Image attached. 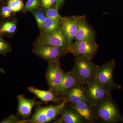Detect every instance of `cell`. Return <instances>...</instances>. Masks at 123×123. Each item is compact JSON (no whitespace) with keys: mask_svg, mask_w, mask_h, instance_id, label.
Listing matches in <instances>:
<instances>
[{"mask_svg":"<svg viewBox=\"0 0 123 123\" xmlns=\"http://www.w3.org/2000/svg\"><path fill=\"white\" fill-rule=\"evenodd\" d=\"M94 107L98 121L104 123L121 122L123 116L120 114L118 106L111 95Z\"/></svg>","mask_w":123,"mask_h":123,"instance_id":"1","label":"cell"},{"mask_svg":"<svg viewBox=\"0 0 123 123\" xmlns=\"http://www.w3.org/2000/svg\"><path fill=\"white\" fill-rule=\"evenodd\" d=\"M64 99L55 105L41 106L38 105L31 118L28 120H20L19 123H46L52 121L60 115L62 110L68 103Z\"/></svg>","mask_w":123,"mask_h":123,"instance_id":"2","label":"cell"},{"mask_svg":"<svg viewBox=\"0 0 123 123\" xmlns=\"http://www.w3.org/2000/svg\"><path fill=\"white\" fill-rule=\"evenodd\" d=\"M75 56L74 66L71 71L80 83L84 84L88 81L94 78L98 67L95 65L92 59L86 56Z\"/></svg>","mask_w":123,"mask_h":123,"instance_id":"3","label":"cell"},{"mask_svg":"<svg viewBox=\"0 0 123 123\" xmlns=\"http://www.w3.org/2000/svg\"><path fill=\"white\" fill-rule=\"evenodd\" d=\"M115 66L114 60H110L102 66L98 67L94 78L102 85L110 91L112 90L121 89V86L116 84L113 79V72Z\"/></svg>","mask_w":123,"mask_h":123,"instance_id":"4","label":"cell"},{"mask_svg":"<svg viewBox=\"0 0 123 123\" xmlns=\"http://www.w3.org/2000/svg\"><path fill=\"white\" fill-rule=\"evenodd\" d=\"M88 101L93 106L111 95V92L102 85L95 78H93L83 85Z\"/></svg>","mask_w":123,"mask_h":123,"instance_id":"5","label":"cell"},{"mask_svg":"<svg viewBox=\"0 0 123 123\" xmlns=\"http://www.w3.org/2000/svg\"><path fill=\"white\" fill-rule=\"evenodd\" d=\"M35 44H42L58 47L64 49L68 53L70 44L61 27L48 34L41 35Z\"/></svg>","mask_w":123,"mask_h":123,"instance_id":"6","label":"cell"},{"mask_svg":"<svg viewBox=\"0 0 123 123\" xmlns=\"http://www.w3.org/2000/svg\"><path fill=\"white\" fill-rule=\"evenodd\" d=\"M98 46L94 40H83L73 43L69 47L68 53L75 56H86L92 59L98 51Z\"/></svg>","mask_w":123,"mask_h":123,"instance_id":"7","label":"cell"},{"mask_svg":"<svg viewBox=\"0 0 123 123\" xmlns=\"http://www.w3.org/2000/svg\"><path fill=\"white\" fill-rule=\"evenodd\" d=\"M59 60L48 63L46 77L50 90L57 94L62 81L64 74Z\"/></svg>","mask_w":123,"mask_h":123,"instance_id":"8","label":"cell"},{"mask_svg":"<svg viewBox=\"0 0 123 123\" xmlns=\"http://www.w3.org/2000/svg\"><path fill=\"white\" fill-rule=\"evenodd\" d=\"M35 54L48 62L59 60L66 51L58 47L42 44H35L33 49Z\"/></svg>","mask_w":123,"mask_h":123,"instance_id":"9","label":"cell"},{"mask_svg":"<svg viewBox=\"0 0 123 123\" xmlns=\"http://www.w3.org/2000/svg\"><path fill=\"white\" fill-rule=\"evenodd\" d=\"M70 106L80 115L85 123H94L98 120L94 106L88 101L69 103Z\"/></svg>","mask_w":123,"mask_h":123,"instance_id":"10","label":"cell"},{"mask_svg":"<svg viewBox=\"0 0 123 123\" xmlns=\"http://www.w3.org/2000/svg\"><path fill=\"white\" fill-rule=\"evenodd\" d=\"M95 33L84 15L79 16L75 42L95 40Z\"/></svg>","mask_w":123,"mask_h":123,"instance_id":"11","label":"cell"},{"mask_svg":"<svg viewBox=\"0 0 123 123\" xmlns=\"http://www.w3.org/2000/svg\"><path fill=\"white\" fill-rule=\"evenodd\" d=\"M79 16L62 17L61 27L68 38L70 45L75 39L78 24Z\"/></svg>","mask_w":123,"mask_h":123,"instance_id":"12","label":"cell"},{"mask_svg":"<svg viewBox=\"0 0 123 123\" xmlns=\"http://www.w3.org/2000/svg\"><path fill=\"white\" fill-rule=\"evenodd\" d=\"M17 98L18 102V114L24 118L29 117L35 106L41 105L43 103V102L37 101L35 99H28L22 94L18 95Z\"/></svg>","mask_w":123,"mask_h":123,"instance_id":"13","label":"cell"},{"mask_svg":"<svg viewBox=\"0 0 123 123\" xmlns=\"http://www.w3.org/2000/svg\"><path fill=\"white\" fill-rule=\"evenodd\" d=\"M84 84H79L66 92L63 97L68 103H75L81 101H88Z\"/></svg>","mask_w":123,"mask_h":123,"instance_id":"14","label":"cell"},{"mask_svg":"<svg viewBox=\"0 0 123 123\" xmlns=\"http://www.w3.org/2000/svg\"><path fill=\"white\" fill-rule=\"evenodd\" d=\"M28 89L31 93L34 94L44 102L61 103L65 99L64 98H60L59 95L50 89L49 90H42L33 86H30Z\"/></svg>","mask_w":123,"mask_h":123,"instance_id":"15","label":"cell"},{"mask_svg":"<svg viewBox=\"0 0 123 123\" xmlns=\"http://www.w3.org/2000/svg\"><path fill=\"white\" fill-rule=\"evenodd\" d=\"M67 105L61 112L60 118L55 123H83L85 121L73 108Z\"/></svg>","mask_w":123,"mask_h":123,"instance_id":"16","label":"cell"},{"mask_svg":"<svg viewBox=\"0 0 123 123\" xmlns=\"http://www.w3.org/2000/svg\"><path fill=\"white\" fill-rule=\"evenodd\" d=\"M80 84L78 79L72 71L64 72L62 81L57 94L59 96L63 97L68 91Z\"/></svg>","mask_w":123,"mask_h":123,"instance_id":"17","label":"cell"},{"mask_svg":"<svg viewBox=\"0 0 123 123\" xmlns=\"http://www.w3.org/2000/svg\"><path fill=\"white\" fill-rule=\"evenodd\" d=\"M61 27V23L57 22L46 17L43 26V33L41 35H47L54 32Z\"/></svg>","mask_w":123,"mask_h":123,"instance_id":"18","label":"cell"},{"mask_svg":"<svg viewBox=\"0 0 123 123\" xmlns=\"http://www.w3.org/2000/svg\"><path fill=\"white\" fill-rule=\"evenodd\" d=\"M59 8L58 6L56 4L50 8L46 10L45 15L46 17L50 18L57 22L61 23L62 17L59 13Z\"/></svg>","mask_w":123,"mask_h":123,"instance_id":"19","label":"cell"},{"mask_svg":"<svg viewBox=\"0 0 123 123\" xmlns=\"http://www.w3.org/2000/svg\"><path fill=\"white\" fill-rule=\"evenodd\" d=\"M17 29L16 20L5 22L0 28L1 33H8L9 34L14 33Z\"/></svg>","mask_w":123,"mask_h":123,"instance_id":"20","label":"cell"},{"mask_svg":"<svg viewBox=\"0 0 123 123\" xmlns=\"http://www.w3.org/2000/svg\"><path fill=\"white\" fill-rule=\"evenodd\" d=\"M33 14L36 20L38 26L42 32L43 30L44 22L46 19V16L43 11L38 9L33 11Z\"/></svg>","mask_w":123,"mask_h":123,"instance_id":"21","label":"cell"},{"mask_svg":"<svg viewBox=\"0 0 123 123\" xmlns=\"http://www.w3.org/2000/svg\"><path fill=\"white\" fill-rule=\"evenodd\" d=\"M41 5L40 0H28L23 9L24 12H33Z\"/></svg>","mask_w":123,"mask_h":123,"instance_id":"22","label":"cell"},{"mask_svg":"<svg viewBox=\"0 0 123 123\" xmlns=\"http://www.w3.org/2000/svg\"><path fill=\"white\" fill-rule=\"evenodd\" d=\"M8 6L14 12H18L24 7V4L22 0H9Z\"/></svg>","mask_w":123,"mask_h":123,"instance_id":"23","label":"cell"},{"mask_svg":"<svg viewBox=\"0 0 123 123\" xmlns=\"http://www.w3.org/2000/svg\"><path fill=\"white\" fill-rule=\"evenodd\" d=\"M42 7L45 10L50 8L56 4V0H40Z\"/></svg>","mask_w":123,"mask_h":123,"instance_id":"24","label":"cell"},{"mask_svg":"<svg viewBox=\"0 0 123 123\" xmlns=\"http://www.w3.org/2000/svg\"><path fill=\"white\" fill-rule=\"evenodd\" d=\"M13 11L8 6H4L1 8V14L5 18H9L11 16Z\"/></svg>","mask_w":123,"mask_h":123,"instance_id":"25","label":"cell"},{"mask_svg":"<svg viewBox=\"0 0 123 123\" xmlns=\"http://www.w3.org/2000/svg\"><path fill=\"white\" fill-rule=\"evenodd\" d=\"M17 117L14 115H11L10 116L7 117L6 118L3 120L0 123H19Z\"/></svg>","mask_w":123,"mask_h":123,"instance_id":"26","label":"cell"},{"mask_svg":"<svg viewBox=\"0 0 123 123\" xmlns=\"http://www.w3.org/2000/svg\"><path fill=\"white\" fill-rule=\"evenodd\" d=\"M0 48L10 50V47L7 42H6L2 38H0Z\"/></svg>","mask_w":123,"mask_h":123,"instance_id":"27","label":"cell"},{"mask_svg":"<svg viewBox=\"0 0 123 123\" xmlns=\"http://www.w3.org/2000/svg\"><path fill=\"white\" fill-rule=\"evenodd\" d=\"M56 0V5L59 8L63 4L65 0Z\"/></svg>","mask_w":123,"mask_h":123,"instance_id":"28","label":"cell"},{"mask_svg":"<svg viewBox=\"0 0 123 123\" xmlns=\"http://www.w3.org/2000/svg\"><path fill=\"white\" fill-rule=\"evenodd\" d=\"M121 122H122V123H123V118H122V120H121Z\"/></svg>","mask_w":123,"mask_h":123,"instance_id":"29","label":"cell"},{"mask_svg":"<svg viewBox=\"0 0 123 123\" xmlns=\"http://www.w3.org/2000/svg\"><path fill=\"white\" fill-rule=\"evenodd\" d=\"M1 34V32H0V36Z\"/></svg>","mask_w":123,"mask_h":123,"instance_id":"30","label":"cell"}]
</instances>
